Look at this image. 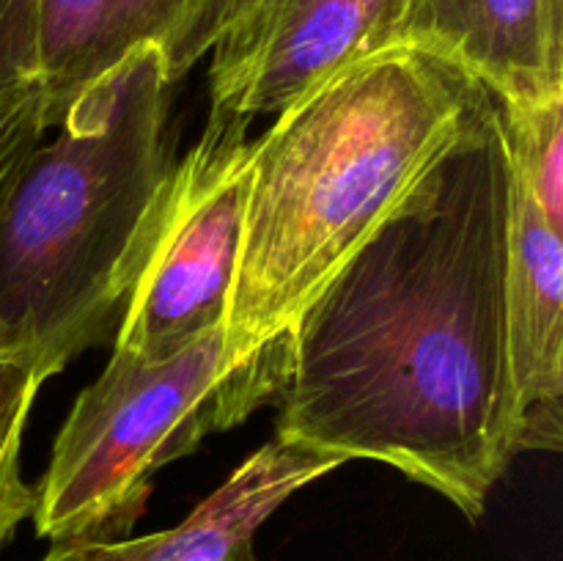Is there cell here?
Masks as SVG:
<instances>
[{"instance_id": "obj_5", "label": "cell", "mask_w": 563, "mask_h": 561, "mask_svg": "<svg viewBox=\"0 0 563 561\" xmlns=\"http://www.w3.org/2000/svg\"><path fill=\"white\" fill-rule=\"evenodd\" d=\"M251 121L209 110L196 146L174 165L113 350L165 361L225 328L251 185Z\"/></svg>"}, {"instance_id": "obj_12", "label": "cell", "mask_w": 563, "mask_h": 561, "mask_svg": "<svg viewBox=\"0 0 563 561\" xmlns=\"http://www.w3.org/2000/svg\"><path fill=\"white\" fill-rule=\"evenodd\" d=\"M44 380L36 358L0 352V506L33 501V487L20 471V451L27 416Z\"/></svg>"}, {"instance_id": "obj_10", "label": "cell", "mask_w": 563, "mask_h": 561, "mask_svg": "<svg viewBox=\"0 0 563 561\" xmlns=\"http://www.w3.org/2000/svg\"><path fill=\"white\" fill-rule=\"evenodd\" d=\"M344 457L291 438L253 451L209 498L168 531L148 534L141 561H242L253 537L297 490L344 465Z\"/></svg>"}, {"instance_id": "obj_2", "label": "cell", "mask_w": 563, "mask_h": 561, "mask_svg": "<svg viewBox=\"0 0 563 561\" xmlns=\"http://www.w3.org/2000/svg\"><path fill=\"white\" fill-rule=\"evenodd\" d=\"M489 99L460 66L399 44L341 69L253 138L220 427L278 399L302 311Z\"/></svg>"}, {"instance_id": "obj_9", "label": "cell", "mask_w": 563, "mask_h": 561, "mask_svg": "<svg viewBox=\"0 0 563 561\" xmlns=\"http://www.w3.org/2000/svg\"><path fill=\"white\" fill-rule=\"evenodd\" d=\"M506 336L520 418V451L563 440V231L511 176Z\"/></svg>"}, {"instance_id": "obj_4", "label": "cell", "mask_w": 563, "mask_h": 561, "mask_svg": "<svg viewBox=\"0 0 563 561\" xmlns=\"http://www.w3.org/2000/svg\"><path fill=\"white\" fill-rule=\"evenodd\" d=\"M225 328L165 361L113 350L80 391L33 490V526L49 542L126 539L146 512L159 468L190 454L220 427Z\"/></svg>"}, {"instance_id": "obj_3", "label": "cell", "mask_w": 563, "mask_h": 561, "mask_svg": "<svg viewBox=\"0 0 563 561\" xmlns=\"http://www.w3.org/2000/svg\"><path fill=\"white\" fill-rule=\"evenodd\" d=\"M174 80L154 44L77 94L0 212V352L44 377L119 324L174 170Z\"/></svg>"}, {"instance_id": "obj_11", "label": "cell", "mask_w": 563, "mask_h": 561, "mask_svg": "<svg viewBox=\"0 0 563 561\" xmlns=\"http://www.w3.org/2000/svg\"><path fill=\"white\" fill-rule=\"evenodd\" d=\"M511 176L563 231V97L498 105Z\"/></svg>"}, {"instance_id": "obj_7", "label": "cell", "mask_w": 563, "mask_h": 561, "mask_svg": "<svg viewBox=\"0 0 563 561\" xmlns=\"http://www.w3.org/2000/svg\"><path fill=\"white\" fill-rule=\"evenodd\" d=\"M223 22L225 0H36V82L53 127L77 94L146 44L179 82Z\"/></svg>"}, {"instance_id": "obj_18", "label": "cell", "mask_w": 563, "mask_h": 561, "mask_svg": "<svg viewBox=\"0 0 563 561\" xmlns=\"http://www.w3.org/2000/svg\"><path fill=\"white\" fill-rule=\"evenodd\" d=\"M242 561H256V556H247V559H242Z\"/></svg>"}, {"instance_id": "obj_15", "label": "cell", "mask_w": 563, "mask_h": 561, "mask_svg": "<svg viewBox=\"0 0 563 561\" xmlns=\"http://www.w3.org/2000/svg\"><path fill=\"white\" fill-rule=\"evenodd\" d=\"M146 537L113 539V542H53L42 561H141Z\"/></svg>"}, {"instance_id": "obj_1", "label": "cell", "mask_w": 563, "mask_h": 561, "mask_svg": "<svg viewBox=\"0 0 563 561\" xmlns=\"http://www.w3.org/2000/svg\"><path fill=\"white\" fill-rule=\"evenodd\" d=\"M511 168L489 99L302 311L278 435L396 468L476 522L520 451L506 336Z\"/></svg>"}, {"instance_id": "obj_6", "label": "cell", "mask_w": 563, "mask_h": 561, "mask_svg": "<svg viewBox=\"0 0 563 561\" xmlns=\"http://www.w3.org/2000/svg\"><path fill=\"white\" fill-rule=\"evenodd\" d=\"M407 0H240L212 44L209 110L284 113L346 66L399 47Z\"/></svg>"}, {"instance_id": "obj_8", "label": "cell", "mask_w": 563, "mask_h": 561, "mask_svg": "<svg viewBox=\"0 0 563 561\" xmlns=\"http://www.w3.org/2000/svg\"><path fill=\"white\" fill-rule=\"evenodd\" d=\"M399 42L460 66L498 105L563 97V0H407Z\"/></svg>"}, {"instance_id": "obj_17", "label": "cell", "mask_w": 563, "mask_h": 561, "mask_svg": "<svg viewBox=\"0 0 563 561\" xmlns=\"http://www.w3.org/2000/svg\"><path fill=\"white\" fill-rule=\"evenodd\" d=\"M236 3H240V0H225V20L231 16V11H234ZM223 25H225V22H223Z\"/></svg>"}, {"instance_id": "obj_16", "label": "cell", "mask_w": 563, "mask_h": 561, "mask_svg": "<svg viewBox=\"0 0 563 561\" xmlns=\"http://www.w3.org/2000/svg\"><path fill=\"white\" fill-rule=\"evenodd\" d=\"M31 512H33V501H20V504L0 506V548L14 537L20 522L25 520V517H31Z\"/></svg>"}, {"instance_id": "obj_14", "label": "cell", "mask_w": 563, "mask_h": 561, "mask_svg": "<svg viewBox=\"0 0 563 561\" xmlns=\"http://www.w3.org/2000/svg\"><path fill=\"white\" fill-rule=\"evenodd\" d=\"M36 82V0H0V97Z\"/></svg>"}, {"instance_id": "obj_13", "label": "cell", "mask_w": 563, "mask_h": 561, "mask_svg": "<svg viewBox=\"0 0 563 561\" xmlns=\"http://www.w3.org/2000/svg\"><path fill=\"white\" fill-rule=\"evenodd\" d=\"M53 130L38 82H25L0 97V212L27 154Z\"/></svg>"}]
</instances>
